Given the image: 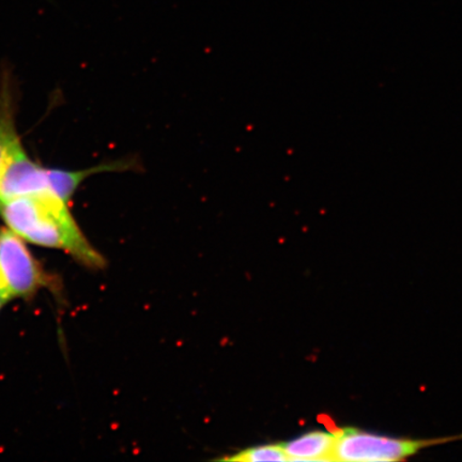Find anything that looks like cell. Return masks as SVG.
Listing matches in <instances>:
<instances>
[{
    "mask_svg": "<svg viewBox=\"0 0 462 462\" xmlns=\"http://www.w3.org/2000/svg\"><path fill=\"white\" fill-rule=\"evenodd\" d=\"M13 108H11L10 96L7 92L0 96V161L7 144L16 137ZM0 201V212H2Z\"/></svg>",
    "mask_w": 462,
    "mask_h": 462,
    "instance_id": "7",
    "label": "cell"
},
{
    "mask_svg": "<svg viewBox=\"0 0 462 462\" xmlns=\"http://www.w3.org/2000/svg\"><path fill=\"white\" fill-rule=\"evenodd\" d=\"M337 442L334 432L311 431L284 444L288 461H332Z\"/></svg>",
    "mask_w": 462,
    "mask_h": 462,
    "instance_id": "5",
    "label": "cell"
},
{
    "mask_svg": "<svg viewBox=\"0 0 462 462\" xmlns=\"http://www.w3.org/2000/svg\"><path fill=\"white\" fill-rule=\"evenodd\" d=\"M2 215L21 238L45 247L61 248L89 267H103V257L86 240L66 202L50 189L5 202Z\"/></svg>",
    "mask_w": 462,
    "mask_h": 462,
    "instance_id": "1",
    "label": "cell"
},
{
    "mask_svg": "<svg viewBox=\"0 0 462 462\" xmlns=\"http://www.w3.org/2000/svg\"><path fill=\"white\" fill-rule=\"evenodd\" d=\"M133 164H135V162L125 161L100 165L95 167V169L83 171H48L50 189L67 204V201L72 198L75 189H78L80 182L85 180L87 177L92 175V173L126 171L130 170Z\"/></svg>",
    "mask_w": 462,
    "mask_h": 462,
    "instance_id": "6",
    "label": "cell"
},
{
    "mask_svg": "<svg viewBox=\"0 0 462 462\" xmlns=\"http://www.w3.org/2000/svg\"><path fill=\"white\" fill-rule=\"evenodd\" d=\"M230 461L258 462V461H288L282 446H263L247 448L238 453Z\"/></svg>",
    "mask_w": 462,
    "mask_h": 462,
    "instance_id": "8",
    "label": "cell"
},
{
    "mask_svg": "<svg viewBox=\"0 0 462 462\" xmlns=\"http://www.w3.org/2000/svg\"><path fill=\"white\" fill-rule=\"evenodd\" d=\"M42 284V275L20 236L0 231V298L5 303L26 297Z\"/></svg>",
    "mask_w": 462,
    "mask_h": 462,
    "instance_id": "3",
    "label": "cell"
},
{
    "mask_svg": "<svg viewBox=\"0 0 462 462\" xmlns=\"http://www.w3.org/2000/svg\"><path fill=\"white\" fill-rule=\"evenodd\" d=\"M49 189L48 171L29 159L19 138L14 137L0 161V201L5 204Z\"/></svg>",
    "mask_w": 462,
    "mask_h": 462,
    "instance_id": "4",
    "label": "cell"
},
{
    "mask_svg": "<svg viewBox=\"0 0 462 462\" xmlns=\"http://www.w3.org/2000/svg\"><path fill=\"white\" fill-rule=\"evenodd\" d=\"M4 303H5V302L3 301L2 298H0V308H2V306H3V304H4Z\"/></svg>",
    "mask_w": 462,
    "mask_h": 462,
    "instance_id": "9",
    "label": "cell"
},
{
    "mask_svg": "<svg viewBox=\"0 0 462 462\" xmlns=\"http://www.w3.org/2000/svg\"><path fill=\"white\" fill-rule=\"evenodd\" d=\"M430 441L409 440L374 435L356 429L337 430L332 461L392 462L411 457Z\"/></svg>",
    "mask_w": 462,
    "mask_h": 462,
    "instance_id": "2",
    "label": "cell"
}]
</instances>
